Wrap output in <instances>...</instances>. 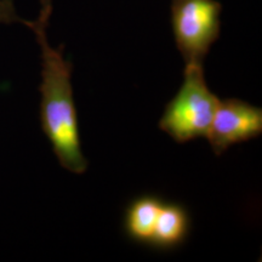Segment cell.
Returning <instances> with one entry per match:
<instances>
[{"instance_id":"52a82bcc","label":"cell","mask_w":262,"mask_h":262,"mask_svg":"<svg viewBox=\"0 0 262 262\" xmlns=\"http://www.w3.org/2000/svg\"><path fill=\"white\" fill-rule=\"evenodd\" d=\"M15 22L24 24V19L16 12L14 0H0V25H11Z\"/></svg>"},{"instance_id":"6da1fadb","label":"cell","mask_w":262,"mask_h":262,"mask_svg":"<svg viewBox=\"0 0 262 262\" xmlns=\"http://www.w3.org/2000/svg\"><path fill=\"white\" fill-rule=\"evenodd\" d=\"M40 5L38 18L34 21L24 19V25L34 33L41 50V83L39 85L41 130L50 141L62 168L80 175L86 171L89 163L80 146L72 86L73 64L63 57L64 45L54 49L48 41L47 27L52 12L51 0H40Z\"/></svg>"},{"instance_id":"7a4b0ae2","label":"cell","mask_w":262,"mask_h":262,"mask_svg":"<svg viewBox=\"0 0 262 262\" xmlns=\"http://www.w3.org/2000/svg\"><path fill=\"white\" fill-rule=\"evenodd\" d=\"M220 98L209 89L205 81L204 64L185 63L183 83L178 94L164 108L159 129L178 143L196 137H205Z\"/></svg>"},{"instance_id":"8992f818","label":"cell","mask_w":262,"mask_h":262,"mask_svg":"<svg viewBox=\"0 0 262 262\" xmlns=\"http://www.w3.org/2000/svg\"><path fill=\"white\" fill-rule=\"evenodd\" d=\"M163 203L160 196L142 194L127 204L124 214V231L130 241L149 245Z\"/></svg>"},{"instance_id":"277c9868","label":"cell","mask_w":262,"mask_h":262,"mask_svg":"<svg viewBox=\"0 0 262 262\" xmlns=\"http://www.w3.org/2000/svg\"><path fill=\"white\" fill-rule=\"evenodd\" d=\"M261 134V107L239 98H227L219 102L205 137L215 155L220 156L231 146L247 142Z\"/></svg>"},{"instance_id":"3957f363","label":"cell","mask_w":262,"mask_h":262,"mask_svg":"<svg viewBox=\"0 0 262 262\" xmlns=\"http://www.w3.org/2000/svg\"><path fill=\"white\" fill-rule=\"evenodd\" d=\"M222 4L217 0H171L173 39L185 63L201 62L220 38Z\"/></svg>"},{"instance_id":"5b68a950","label":"cell","mask_w":262,"mask_h":262,"mask_svg":"<svg viewBox=\"0 0 262 262\" xmlns=\"http://www.w3.org/2000/svg\"><path fill=\"white\" fill-rule=\"evenodd\" d=\"M191 231V215L180 203H163L149 247L170 251L181 247Z\"/></svg>"}]
</instances>
